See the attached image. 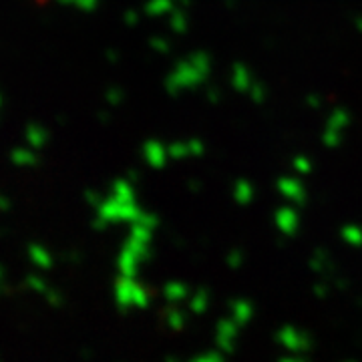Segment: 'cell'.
I'll list each match as a JSON object with an SVG mask.
<instances>
[{
  "instance_id": "7a4b0ae2",
  "label": "cell",
  "mask_w": 362,
  "mask_h": 362,
  "mask_svg": "<svg viewBox=\"0 0 362 362\" xmlns=\"http://www.w3.org/2000/svg\"><path fill=\"white\" fill-rule=\"evenodd\" d=\"M282 362H300V361H298V358H286V361Z\"/></svg>"
},
{
  "instance_id": "6da1fadb",
  "label": "cell",
  "mask_w": 362,
  "mask_h": 362,
  "mask_svg": "<svg viewBox=\"0 0 362 362\" xmlns=\"http://www.w3.org/2000/svg\"><path fill=\"white\" fill-rule=\"evenodd\" d=\"M280 342L284 344L286 349H290L292 352H302V350L308 349V340L306 337H302L298 330H294L292 326H288L282 330V334H280Z\"/></svg>"
},
{
  "instance_id": "3957f363",
  "label": "cell",
  "mask_w": 362,
  "mask_h": 362,
  "mask_svg": "<svg viewBox=\"0 0 362 362\" xmlns=\"http://www.w3.org/2000/svg\"><path fill=\"white\" fill-rule=\"evenodd\" d=\"M37 2H47V0H37Z\"/></svg>"
}]
</instances>
